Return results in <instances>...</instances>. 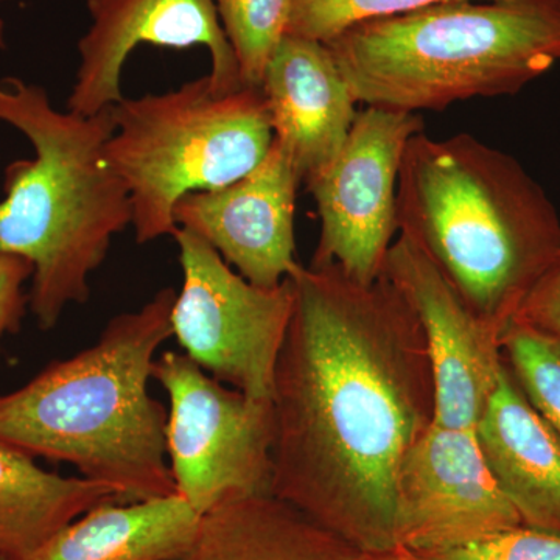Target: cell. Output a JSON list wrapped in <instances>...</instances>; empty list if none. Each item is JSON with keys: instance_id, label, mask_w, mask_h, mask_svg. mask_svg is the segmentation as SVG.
<instances>
[{"instance_id": "obj_1", "label": "cell", "mask_w": 560, "mask_h": 560, "mask_svg": "<svg viewBox=\"0 0 560 560\" xmlns=\"http://www.w3.org/2000/svg\"><path fill=\"white\" fill-rule=\"evenodd\" d=\"M272 383L271 493L361 555L399 550L401 460L434 420L425 335L385 275L300 267Z\"/></svg>"}, {"instance_id": "obj_2", "label": "cell", "mask_w": 560, "mask_h": 560, "mask_svg": "<svg viewBox=\"0 0 560 560\" xmlns=\"http://www.w3.org/2000/svg\"><path fill=\"white\" fill-rule=\"evenodd\" d=\"M172 287L120 313L98 340L0 394V444L77 467L120 501L176 493L165 451L168 411L150 394L158 350L172 337Z\"/></svg>"}, {"instance_id": "obj_3", "label": "cell", "mask_w": 560, "mask_h": 560, "mask_svg": "<svg viewBox=\"0 0 560 560\" xmlns=\"http://www.w3.org/2000/svg\"><path fill=\"white\" fill-rule=\"evenodd\" d=\"M397 224L501 330L560 248L558 210L540 184L511 154L464 132L412 136L397 180Z\"/></svg>"}, {"instance_id": "obj_4", "label": "cell", "mask_w": 560, "mask_h": 560, "mask_svg": "<svg viewBox=\"0 0 560 560\" xmlns=\"http://www.w3.org/2000/svg\"><path fill=\"white\" fill-rule=\"evenodd\" d=\"M0 121L33 147L31 160L5 168L0 253L31 261L28 308L50 330L69 305L90 301L91 276L132 223L127 187L103 158L113 116L110 108L95 116L58 110L39 84L5 77Z\"/></svg>"}, {"instance_id": "obj_5", "label": "cell", "mask_w": 560, "mask_h": 560, "mask_svg": "<svg viewBox=\"0 0 560 560\" xmlns=\"http://www.w3.org/2000/svg\"><path fill=\"white\" fill-rule=\"evenodd\" d=\"M357 103L442 110L514 95L560 61V0H451L326 43Z\"/></svg>"}, {"instance_id": "obj_6", "label": "cell", "mask_w": 560, "mask_h": 560, "mask_svg": "<svg viewBox=\"0 0 560 560\" xmlns=\"http://www.w3.org/2000/svg\"><path fill=\"white\" fill-rule=\"evenodd\" d=\"M110 116L103 158L130 195L139 245L175 234L180 198L242 179L275 140L260 90L217 94L209 75L162 94L124 97Z\"/></svg>"}, {"instance_id": "obj_7", "label": "cell", "mask_w": 560, "mask_h": 560, "mask_svg": "<svg viewBox=\"0 0 560 560\" xmlns=\"http://www.w3.org/2000/svg\"><path fill=\"white\" fill-rule=\"evenodd\" d=\"M153 378L171 401L165 451L178 495L202 515L234 497L271 493V400L228 388L175 350L158 357Z\"/></svg>"}, {"instance_id": "obj_8", "label": "cell", "mask_w": 560, "mask_h": 560, "mask_svg": "<svg viewBox=\"0 0 560 560\" xmlns=\"http://www.w3.org/2000/svg\"><path fill=\"white\" fill-rule=\"evenodd\" d=\"M183 285L172 311V337L198 366L257 400H271L276 364L285 340L294 289L250 283L208 242L179 228Z\"/></svg>"}, {"instance_id": "obj_9", "label": "cell", "mask_w": 560, "mask_h": 560, "mask_svg": "<svg viewBox=\"0 0 560 560\" xmlns=\"http://www.w3.org/2000/svg\"><path fill=\"white\" fill-rule=\"evenodd\" d=\"M423 130L415 113L368 106L340 153L308 179L320 232L311 267L338 265L371 285L381 278L397 224V180L405 150Z\"/></svg>"}, {"instance_id": "obj_10", "label": "cell", "mask_w": 560, "mask_h": 560, "mask_svg": "<svg viewBox=\"0 0 560 560\" xmlns=\"http://www.w3.org/2000/svg\"><path fill=\"white\" fill-rule=\"evenodd\" d=\"M522 525L486 463L477 431L433 422L401 460L400 550L429 558Z\"/></svg>"}, {"instance_id": "obj_11", "label": "cell", "mask_w": 560, "mask_h": 560, "mask_svg": "<svg viewBox=\"0 0 560 560\" xmlns=\"http://www.w3.org/2000/svg\"><path fill=\"white\" fill-rule=\"evenodd\" d=\"M383 275L418 316L434 385V420L448 429H477L504 368V330L477 315L440 268L399 234Z\"/></svg>"}, {"instance_id": "obj_12", "label": "cell", "mask_w": 560, "mask_h": 560, "mask_svg": "<svg viewBox=\"0 0 560 560\" xmlns=\"http://www.w3.org/2000/svg\"><path fill=\"white\" fill-rule=\"evenodd\" d=\"M91 27L79 40L80 66L68 110L95 116L119 103L121 75L142 44L167 49L205 47L217 94L243 90L237 57L226 38L215 0H83Z\"/></svg>"}, {"instance_id": "obj_13", "label": "cell", "mask_w": 560, "mask_h": 560, "mask_svg": "<svg viewBox=\"0 0 560 560\" xmlns=\"http://www.w3.org/2000/svg\"><path fill=\"white\" fill-rule=\"evenodd\" d=\"M302 183L272 140L265 160L242 179L195 191L176 202L175 221L209 243L254 285L278 287L300 267L294 250V208Z\"/></svg>"}, {"instance_id": "obj_14", "label": "cell", "mask_w": 560, "mask_h": 560, "mask_svg": "<svg viewBox=\"0 0 560 560\" xmlns=\"http://www.w3.org/2000/svg\"><path fill=\"white\" fill-rule=\"evenodd\" d=\"M260 92L275 142L307 183L340 153L359 114L327 44L287 33L265 68Z\"/></svg>"}, {"instance_id": "obj_15", "label": "cell", "mask_w": 560, "mask_h": 560, "mask_svg": "<svg viewBox=\"0 0 560 560\" xmlns=\"http://www.w3.org/2000/svg\"><path fill=\"white\" fill-rule=\"evenodd\" d=\"M475 431L523 525L560 534V433L526 399L506 361Z\"/></svg>"}, {"instance_id": "obj_16", "label": "cell", "mask_w": 560, "mask_h": 560, "mask_svg": "<svg viewBox=\"0 0 560 560\" xmlns=\"http://www.w3.org/2000/svg\"><path fill=\"white\" fill-rule=\"evenodd\" d=\"M359 555L272 493H256L202 514L189 547L165 560H355Z\"/></svg>"}, {"instance_id": "obj_17", "label": "cell", "mask_w": 560, "mask_h": 560, "mask_svg": "<svg viewBox=\"0 0 560 560\" xmlns=\"http://www.w3.org/2000/svg\"><path fill=\"white\" fill-rule=\"evenodd\" d=\"M201 515L178 493L109 501L70 522L32 560H165L186 550Z\"/></svg>"}, {"instance_id": "obj_18", "label": "cell", "mask_w": 560, "mask_h": 560, "mask_svg": "<svg viewBox=\"0 0 560 560\" xmlns=\"http://www.w3.org/2000/svg\"><path fill=\"white\" fill-rule=\"evenodd\" d=\"M35 458L0 444V559L32 560L70 522L109 501H120L102 482L61 477Z\"/></svg>"}, {"instance_id": "obj_19", "label": "cell", "mask_w": 560, "mask_h": 560, "mask_svg": "<svg viewBox=\"0 0 560 560\" xmlns=\"http://www.w3.org/2000/svg\"><path fill=\"white\" fill-rule=\"evenodd\" d=\"M243 86L260 90L265 68L289 31L291 0H215Z\"/></svg>"}, {"instance_id": "obj_20", "label": "cell", "mask_w": 560, "mask_h": 560, "mask_svg": "<svg viewBox=\"0 0 560 560\" xmlns=\"http://www.w3.org/2000/svg\"><path fill=\"white\" fill-rule=\"evenodd\" d=\"M504 361L529 404L560 433V340L512 320L501 338Z\"/></svg>"}, {"instance_id": "obj_21", "label": "cell", "mask_w": 560, "mask_h": 560, "mask_svg": "<svg viewBox=\"0 0 560 560\" xmlns=\"http://www.w3.org/2000/svg\"><path fill=\"white\" fill-rule=\"evenodd\" d=\"M441 2L451 0H291L287 33L326 44L361 22L397 16Z\"/></svg>"}, {"instance_id": "obj_22", "label": "cell", "mask_w": 560, "mask_h": 560, "mask_svg": "<svg viewBox=\"0 0 560 560\" xmlns=\"http://www.w3.org/2000/svg\"><path fill=\"white\" fill-rule=\"evenodd\" d=\"M425 560H560V534L518 528L422 558Z\"/></svg>"}, {"instance_id": "obj_23", "label": "cell", "mask_w": 560, "mask_h": 560, "mask_svg": "<svg viewBox=\"0 0 560 560\" xmlns=\"http://www.w3.org/2000/svg\"><path fill=\"white\" fill-rule=\"evenodd\" d=\"M514 320L560 340V248L530 289Z\"/></svg>"}, {"instance_id": "obj_24", "label": "cell", "mask_w": 560, "mask_h": 560, "mask_svg": "<svg viewBox=\"0 0 560 560\" xmlns=\"http://www.w3.org/2000/svg\"><path fill=\"white\" fill-rule=\"evenodd\" d=\"M31 261L0 253V345L7 335L20 331L28 307L24 287L32 279Z\"/></svg>"}, {"instance_id": "obj_25", "label": "cell", "mask_w": 560, "mask_h": 560, "mask_svg": "<svg viewBox=\"0 0 560 560\" xmlns=\"http://www.w3.org/2000/svg\"><path fill=\"white\" fill-rule=\"evenodd\" d=\"M355 560H425L410 551L394 550L388 552H377V555H359Z\"/></svg>"}, {"instance_id": "obj_26", "label": "cell", "mask_w": 560, "mask_h": 560, "mask_svg": "<svg viewBox=\"0 0 560 560\" xmlns=\"http://www.w3.org/2000/svg\"><path fill=\"white\" fill-rule=\"evenodd\" d=\"M0 2H5V0H0ZM3 31H5V25L0 20V49H5V35H3Z\"/></svg>"}, {"instance_id": "obj_27", "label": "cell", "mask_w": 560, "mask_h": 560, "mask_svg": "<svg viewBox=\"0 0 560 560\" xmlns=\"http://www.w3.org/2000/svg\"><path fill=\"white\" fill-rule=\"evenodd\" d=\"M0 560H3V559H0Z\"/></svg>"}]
</instances>
